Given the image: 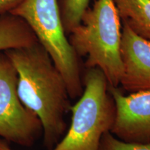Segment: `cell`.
I'll use <instances>...</instances> for the list:
<instances>
[{
    "instance_id": "277c9868",
    "label": "cell",
    "mask_w": 150,
    "mask_h": 150,
    "mask_svg": "<svg viewBox=\"0 0 150 150\" xmlns=\"http://www.w3.org/2000/svg\"><path fill=\"white\" fill-rule=\"evenodd\" d=\"M10 14L32 30L64 78L70 99L79 97L83 90L79 58L63 30L58 0H24Z\"/></svg>"
},
{
    "instance_id": "3957f363",
    "label": "cell",
    "mask_w": 150,
    "mask_h": 150,
    "mask_svg": "<svg viewBox=\"0 0 150 150\" xmlns=\"http://www.w3.org/2000/svg\"><path fill=\"white\" fill-rule=\"evenodd\" d=\"M83 93L70 108L67 133L51 150H99L102 138L110 131L115 106L106 76L100 69H86Z\"/></svg>"
},
{
    "instance_id": "8fae6325",
    "label": "cell",
    "mask_w": 150,
    "mask_h": 150,
    "mask_svg": "<svg viewBox=\"0 0 150 150\" xmlns=\"http://www.w3.org/2000/svg\"><path fill=\"white\" fill-rule=\"evenodd\" d=\"M99 150H150V142L136 143L128 142L118 139L110 131L103 135Z\"/></svg>"
},
{
    "instance_id": "7a4b0ae2",
    "label": "cell",
    "mask_w": 150,
    "mask_h": 150,
    "mask_svg": "<svg viewBox=\"0 0 150 150\" xmlns=\"http://www.w3.org/2000/svg\"><path fill=\"white\" fill-rule=\"evenodd\" d=\"M121 38V20L113 0H95L67 35L78 57H86V68L100 69L108 86L115 88L123 72Z\"/></svg>"
},
{
    "instance_id": "52a82bcc",
    "label": "cell",
    "mask_w": 150,
    "mask_h": 150,
    "mask_svg": "<svg viewBox=\"0 0 150 150\" xmlns=\"http://www.w3.org/2000/svg\"><path fill=\"white\" fill-rule=\"evenodd\" d=\"M120 52L123 72L120 85L129 93L150 91V40L123 24Z\"/></svg>"
},
{
    "instance_id": "6da1fadb",
    "label": "cell",
    "mask_w": 150,
    "mask_h": 150,
    "mask_svg": "<svg viewBox=\"0 0 150 150\" xmlns=\"http://www.w3.org/2000/svg\"><path fill=\"white\" fill-rule=\"evenodd\" d=\"M4 52L18 74L19 97L39 118L43 144L51 150L66 130L65 115L72 106L64 78L38 42Z\"/></svg>"
},
{
    "instance_id": "5b68a950",
    "label": "cell",
    "mask_w": 150,
    "mask_h": 150,
    "mask_svg": "<svg viewBox=\"0 0 150 150\" xmlns=\"http://www.w3.org/2000/svg\"><path fill=\"white\" fill-rule=\"evenodd\" d=\"M42 133L39 118L18 93V74L4 52H0V138L31 147Z\"/></svg>"
},
{
    "instance_id": "9c48e42d",
    "label": "cell",
    "mask_w": 150,
    "mask_h": 150,
    "mask_svg": "<svg viewBox=\"0 0 150 150\" xmlns=\"http://www.w3.org/2000/svg\"><path fill=\"white\" fill-rule=\"evenodd\" d=\"M123 24L150 40V0H113Z\"/></svg>"
},
{
    "instance_id": "4fadbf2b",
    "label": "cell",
    "mask_w": 150,
    "mask_h": 150,
    "mask_svg": "<svg viewBox=\"0 0 150 150\" xmlns=\"http://www.w3.org/2000/svg\"><path fill=\"white\" fill-rule=\"evenodd\" d=\"M0 150H14L8 145V142L0 138Z\"/></svg>"
},
{
    "instance_id": "30bf717a",
    "label": "cell",
    "mask_w": 150,
    "mask_h": 150,
    "mask_svg": "<svg viewBox=\"0 0 150 150\" xmlns=\"http://www.w3.org/2000/svg\"><path fill=\"white\" fill-rule=\"evenodd\" d=\"M58 2L62 25L67 36L81 23L90 0H58Z\"/></svg>"
},
{
    "instance_id": "ba28073f",
    "label": "cell",
    "mask_w": 150,
    "mask_h": 150,
    "mask_svg": "<svg viewBox=\"0 0 150 150\" xmlns=\"http://www.w3.org/2000/svg\"><path fill=\"white\" fill-rule=\"evenodd\" d=\"M38 42L29 26L12 14L0 16V52L24 47Z\"/></svg>"
},
{
    "instance_id": "7c38bea8",
    "label": "cell",
    "mask_w": 150,
    "mask_h": 150,
    "mask_svg": "<svg viewBox=\"0 0 150 150\" xmlns=\"http://www.w3.org/2000/svg\"><path fill=\"white\" fill-rule=\"evenodd\" d=\"M24 0H0V16L12 13Z\"/></svg>"
},
{
    "instance_id": "8992f818",
    "label": "cell",
    "mask_w": 150,
    "mask_h": 150,
    "mask_svg": "<svg viewBox=\"0 0 150 150\" xmlns=\"http://www.w3.org/2000/svg\"><path fill=\"white\" fill-rule=\"evenodd\" d=\"M115 106L110 133L128 142H150V91L125 95L119 88H108Z\"/></svg>"
}]
</instances>
